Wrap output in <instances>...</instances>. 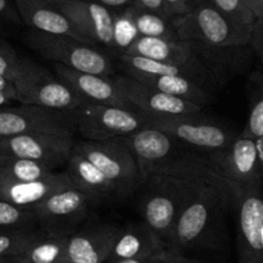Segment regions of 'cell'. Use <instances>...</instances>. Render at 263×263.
<instances>
[{
    "label": "cell",
    "mask_w": 263,
    "mask_h": 263,
    "mask_svg": "<svg viewBox=\"0 0 263 263\" xmlns=\"http://www.w3.org/2000/svg\"><path fill=\"white\" fill-rule=\"evenodd\" d=\"M33 134L73 135L74 130L68 112L26 104L0 108V140Z\"/></svg>",
    "instance_id": "obj_14"
},
{
    "label": "cell",
    "mask_w": 263,
    "mask_h": 263,
    "mask_svg": "<svg viewBox=\"0 0 263 263\" xmlns=\"http://www.w3.org/2000/svg\"><path fill=\"white\" fill-rule=\"evenodd\" d=\"M164 3H166L167 15L171 20H176V18L186 14L192 0H164Z\"/></svg>",
    "instance_id": "obj_36"
},
{
    "label": "cell",
    "mask_w": 263,
    "mask_h": 263,
    "mask_svg": "<svg viewBox=\"0 0 263 263\" xmlns=\"http://www.w3.org/2000/svg\"><path fill=\"white\" fill-rule=\"evenodd\" d=\"M0 92H4V94L9 95L10 98H13L14 102H18V95L17 90H15L14 84H13L10 80L5 79V77L0 76Z\"/></svg>",
    "instance_id": "obj_39"
},
{
    "label": "cell",
    "mask_w": 263,
    "mask_h": 263,
    "mask_svg": "<svg viewBox=\"0 0 263 263\" xmlns=\"http://www.w3.org/2000/svg\"><path fill=\"white\" fill-rule=\"evenodd\" d=\"M259 5V9H261V17H263V0H257ZM259 17V18H261Z\"/></svg>",
    "instance_id": "obj_45"
},
{
    "label": "cell",
    "mask_w": 263,
    "mask_h": 263,
    "mask_svg": "<svg viewBox=\"0 0 263 263\" xmlns=\"http://www.w3.org/2000/svg\"><path fill=\"white\" fill-rule=\"evenodd\" d=\"M223 181L238 217L239 263H263L262 185H239L225 179Z\"/></svg>",
    "instance_id": "obj_10"
},
{
    "label": "cell",
    "mask_w": 263,
    "mask_h": 263,
    "mask_svg": "<svg viewBox=\"0 0 263 263\" xmlns=\"http://www.w3.org/2000/svg\"><path fill=\"white\" fill-rule=\"evenodd\" d=\"M18 102L46 109L71 112L87 103L58 76L26 57L20 58L17 74L13 80Z\"/></svg>",
    "instance_id": "obj_5"
},
{
    "label": "cell",
    "mask_w": 263,
    "mask_h": 263,
    "mask_svg": "<svg viewBox=\"0 0 263 263\" xmlns=\"http://www.w3.org/2000/svg\"><path fill=\"white\" fill-rule=\"evenodd\" d=\"M50 3L73 23L90 44L115 51L112 10L85 0H50Z\"/></svg>",
    "instance_id": "obj_17"
},
{
    "label": "cell",
    "mask_w": 263,
    "mask_h": 263,
    "mask_svg": "<svg viewBox=\"0 0 263 263\" xmlns=\"http://www.w3.org/2000/svg\"><path fill=\"white\" fill-rule=\"evenodd\" d=\"M73 135L33 134L0 140V157L22 158L45 164L50 170L68 163L74 148Z\"/></svg>",
    "instance_id": "obj_15"
},
{
    "label": "cell",
    "mask_w": 263,
    "mask_h": 263,
    "mask_svg": "<svg viewBox=\"0 0 263 263\" xmlns=\"http://www.w3.org/2000/svg\"><path fill=\"white\" fill-rule=\"evenodd\" d=\"M122 231L110 223L76 231L68 238L66 258L74 263H105Z\"/></svg>",
    "instance_id": "obj_19"
},
{
    "label": "cell",
    "mask_w": 263,
    "mask_h": 263,
    "mask_svg": "<svg viewBox=\"0 0 263 263\" xmlns=\"http://www.w3.org/2000/svg\"><path fill=\"white\" fill-rule=\"evenodd\" d=\"M73 152L84 156L102 171L118 197H127L143 182L133 153L118 138L79 141L74 144Z\"/></svg>",
    "instance_id": "obj_9"
},
{
    "label": "cell",
    "mask_w": 263,
    "mask_h": 263,
    "mask_svg": "<svg viewBox=\"0 0 263 263\" xmlns=\"http://www.w3.org/2000/svg\"><path fill=\"white\" fill-rule=\"evenodd\" d=\"M248 85L251 109L246 126L239 135L256 140L263 136V66L252 72Z\"/></svg>",
    "instance_id": "obj_28"
},
{
    "label": "cell",
    "mask_w": 263,
    "mask_h": 263,
    "mask_svg": "<svg viewBox=\"0 0 263 263\" xmlns=\"http://www.w3.org/2000/svg\"><path fill=\"white\" fill-rule=\"evenodd\" d=\"M0 263H20L18 257H0Z\"/></svg>",
    "instance_id": "obj_44"
},
{
    "label": "cell",
    "mask_w": 263,
    "mask_h": 263,
    "mask_svg": "<svg viewBox=\"0 0 263 263\" xmlns=\"http://www.w3.org/2000/svg\"><path fill=\"white\" fill-rule=\"evenodd\" d=\"M67 236L44 233L18 256L20 263H58L66 258Z\"/></svg>",
    "instance_id": "obj_25"
},
{
    "label": "cell",
    "mask_w": 263,
    "mask_h": 263,
    "mask_svg": "<svg viewBox=\"0 0 263 263\" xmlns=\"http://www.w3.org/2000/svg\"><path fill=\"white\" fill-rule=\"evenodd\" d=\"M166 241L159 238L145 223H131L123 229L108 263H118L130 259L158 256L168 252Z\"/></svg>",
    "instance_id": "obj_22"
},
{
    "label": "cell",
    "mask_w": 263,
    "mask_h": 263,
    "mask_svg": "<svg viewBox=\"0 0 263 263\" xmlns=\"http://www.w3.org/2000/svg\"><path fill=\"white\" fill-rule=\"evenodd\" d=\"M43 234V230H22L0 234V257H18Z\"/></svg>",
    "instance_id": "obj_31"
},
{
    "label": "cell",
    "mask_w": 263,
    "mask_h": 263,
    "mask_svg": "<svg viewBox=\"0 0 263 263\" xmlns=\"http://www.w3.org/2000/svg\"><path fill=\"white\" fill-rule=\"evenodd\" d=\"M91 198L76 186L59 190L33 208L40 230L50 235L69 238L76 228L86 218Z\"/></svg>",
    "instance_id": "obj_13"
},
{
    "label": "cell",
    "mask_w": 263,
    "mask_h": 263,
    "mask_svg": "<svg viewBox=\"0 0 263 263\" xmlns=\"http://www.w3.org/2000/svg\"><path fill=\"white\" fill-rule=\"evenodd\" d=\"M12 102H14V100H13V98H10L9 95L4 94V92H0V108L10 104Z\"/></svg>",
    "instance_id": "obj_43"
},
{
    "label": "cell",
    "mask_w": 263,
    "mask_h": 263,
    "mask_svg": "<svg viewBox=\"0 0 263 263\" xmlns=\"http://www.w3.org/2000/svg\"><path fill=\"white\" fill-rule=\"evenodd\" d=\"M229 203L230 195L223 179L204 166V174L175 223L168 240L170 251L184 254L185 251L204 247Z\"/></svg>",
    "instance_id": "obj_2"
},
{
    "label": "cell",
    "mask_w": 263,
    "mask_h": 263,
    "mask_svg": "<svg viewBox=\"0 0 263 263\" xmlns=\"http://www.w3.org/2000/svg\"><path fill=\"white\" fill-rule=\"evenodd\" d=\"M55 74L72 87L87 103L136 109L123 95L113 77L74 71L63 64L54 63Z\"/></svg>",
    "instance_id": "obj_18"
},
{
    "label": "cell",
    "mask_w": 263,
    "mask_h": 263,
    "mask_svg": "<svg viewBox=\"0 0 263 263\" xmlns=\"http://www.w3.org/2000/svg\"><path fill=\"white\" fill-rule=\"evenodd\" d=\"M139 37L140 33L127 10L113 12V43L117 55L127 53Z\"/></svg>",
    "instance_id": "obj_30"
},
{
    "label": "cell",
    "mask_w": 263,
    "mask_h": 263,
    "mask_svg": "<svg viewBox=\"0 0 263 263\" xmlns=\"http://www.w3.org/2000/svg\"><path fill=\"white\" fill-rule=\"evenodd\" d=\"M168 263H203V262H200L199 259L190 258V257H186L185 254L175 253L174 256L171 257V259H170Z\"/></svg>",
    "instance_id": "obj_40"
},
{
    "label": "cell",
    "mask_w": 263,
    "mask_h": 263,
    "mask_svg": "<svg viewBox=\"0 0 263 263\" xmlns=\"http://www.w3.org/2000/svg\"><path fill=\"white\" fill-rule=\"evenodd\" d=\"M251 46L218 48L200 41L166 40L140 36L126 55H136L175 64L185 69L190 79L210 90L222 86L248 63ZM123 55V54H122Z\"/></svg>",
    "instance_id": "obj_1"
},
{
    "label": "cell",
    "mask_w": 263,
    "mask_h": 263,
    "mask_svg": "<svg viewBox=\"0 0 263 263\" xmlns=\"http://www.w3.org/2000/svg\"><path fill=\"white\" fill-rule=\"evenodd\" d=\"M249 46L263 66V17L258 18L254 25Z\"/></svg>",
    "instance_id": "obj_35"
},
{
    "label": "cell",
    "mask_w": 263,
    "mask_h": 263,
    "mask_svg": "<svg viewBox=\"0 0 263 263\" xmlns=\"http://www.w3.org/2000/svg\"><path fill=\"white\" fill-rule=\"evenodd\" d=\"M262 248H263V226H262Z\"/></svg>",
    "instance_id": "obj_47"
},
{
    "label": "cell",
    "mask_w": 263,
    "mask_h": 263,
    "mask_svg": "<svg viewBox=\"0 0 263 263\" xmlns=\"http://www.w3.org/2000/svg\"><path fill=\"white\" fill-rule=\"evenodd\" d=\"M204 174V164L197 154L174 174L157 175L148 180V192L141 203L144 223L168 246L170 236L185 203Z\"/></svg>",
    "instance_id": "obj_3"
},
{
    "label": "cell",
    "mask_w": 263,
    "mask_h": 263,
    "mask_svg": "<svg viewBox=\"0 0 263 263\" xmlns=\"http://www.w3.org/2000/svg\"><path fill=\"white\" fill-rule=\"evenodd\" d=\"M126 74L152 89L180 99L189 100L200 107L210 104L213 100V95L210 90L205 89L199 82L187 77L174 76V74H148L141 72H127Z\"/></svg>",
    "instance_id": "obj_23"
},
{
    "label": "cell",
    "mask_w": 263,
    "mask_h": 263,
    "mask_svg": "<svg viewBox=\"0 0 263 263\" xmlns=\"http://www.w3.org/2000/svg\"><path fill=\"white\" fill-rule=\"evenodd\" d=\"M180 40L200 41L218 48L248 46L253 27L235 22L210 0H192L189 10L174 20Z\"/></svg>",
    "instance_id": "obj_4"
},
{
    "label": "cell",
    "mask_w": 263,
    "mask_h": 263,
    "mask_svg": "<svg viewBox=\"0 0 263 263\" xmlns=\"http://www.w3.org/2000/svg\"><path fill=\"white\" fill-rule=\"evenodd\" d=\"M36 226H39V222L33 211L23 210L0 200V234L35 230Z\"/></svg>",
    "instance_id": "obj_29"
},
{
    "label": "cell",
    "mask_w": 263,
    "mask_h": 263,
    "mask_svg": "<svg viewBox=\"0 0 263 263\" xmlns=\"http://www.w3.org/2000/svg\"><path fill=\"white\" fill-rule=\"evenodd\" d=\"M85 2L97 3V4L108 8L112 12H120V10H125L131 7L135 0H85Z\"/></svg>",
    "instance_id": "obj_38"
},
{
    "label": "cell",
    "mask_w": 263,
    "mask_h": 263,
    "mask_svg": "<svg viewBox=\"0 0 263 263\" xmlns=\"http://www.w3.org/2000/svg\"><path fill=\"white\" fill-rule=\"evenodd\" d=\"M73 186L66 171L54 172L50 176L36 181L0 182V200L32 211L54 193Z\"/></svg>",
    "instance_id": "obj_21"
},
{
    "label": "cell",
    "mask_w": 263,
    "mask_h": 263,
    "mask_svg": "<svg viewBox=\"0 0 263 263\" xmlns=\"http://www.w3.org/2000/svg\"><path fill=\"white\" fill-rule=\"evenodd\" d=\"M113 79L128 102L151 118L195 115L203 109V107L189 100L180 99L152 89L126 73Z\"/></svg>",
    "instance_id": "obj_16"
},
{
    "label": "cell",
    "mask_w": 263,
    "mask_h": 263,
    "mask_svg": "<svg viewBox=\"0 0 263 263\" xmlns=\"http://www.w3.org/2000/svg\"><path fill=\"white\" fill-rule=\"evenodd\" d=\"M58 263H74V262H72V261H69V259L64 258V259H63V261H61V262H58Z\"/></svg>",
    "instance_id": "obj_46"
},
{
    "label": "cell",
    "mask_w": 263,
    "mask_h": 263,
    "mask_svg": "<svg viewBox=\"0 0 263 263\" xmlns=\"http://www.w3.org/2000/svg\"><path fill=\"white\" fill-rule=\"evenodd\" d=\"M220 12L228 15L235 22L248 27H254L257 22V15L251 10L243 0H210Z\"/></svg>",
    "instance_id": "obj_32"
},
{
    "label": "cell",
    "mask_w": 263,
    "mask_h": 263,
    "mask_svg": "<svg viewBox=\"0 0 263 263\" xmlns=\"http://www.w3.org/2000/svg\"><path fill=\"white\" fill-rule=\"evenodd\" d=\"M74 133L85 140L104 141L122 138L149 125L151 117L138 109L85 103L68 112Z\"/></svg>",
    "instance_id": "obj_8"
},
{
    "label": "cell",
    "mask_w": 263,
    "mask_h": 263,
    "mask_svg": "<svg viewBox=\"0 0 263 263\" xmlns=\"http://www.w3.org/2000/svg\"><path fill=\"white\" fill-rule=\"evenodd\" d=\"M26 43L44 58L74 71L108 77L115 73L113 59L92 44L33 30L26 35Z\"/></svg>",
    "instance_id": "obj_7"
},
{
    "label": "cell",
    "mask_w": 263,
    "mask_h": 263,
    "mask_svg": "<svg viewBox=\"0 0 263 263\" xmlns=\"http://www.w3.org/2000/svg\"><path fill=\"white\" fill-rule=\"evenodd\" d=\"M133 5H135V7L140 8V9L143 10H146V12L156 13V14L170 18L168 15H167L166 3H164V0H135ZM170 20H171V18H170Z\"/></svg>",
    "instance_id": "obj_37"
},
{
    "label": "cell",
    "mask_w": 263,
    "mask_h": 263,
    "mask_svg": "<svg viewBox=\"0 0 263 263\" xmlns=\"http://www.w3.org/2000/svg\"><path fill=\"white\" fill-rule=\"evenodd\" d=\"M14 2L21 20L31 30L49 33V35L68 36L90 44L77 31L73 23L51 4L50 0H14Z\"/></svg>",
    "instance_id": "obj_20"
},
{
    "label": "cell",
    "mask_w": 263,
    "mask_h": 263,
    "mask_svg": "<svg viewBox=\"0 0 263 263\" xmlns=\"http://www.w3.org/2000/svg\"><path fill=\"white\" fill-rule=\"evenodd\" d=\"M66 172L74 186L95 202L116 195L115 187L105 179L102 171L81 154L72 153Z\"/></svg>",
    "instance_id": "obj_24"
},
{
    "label": "cell",
    "mask_w": 263,
    "mask_h": 263,
    "mask_svg": "<svg viewBox=\"0 0 263 263\" xmlns=\"http://www.w3.org/2000/svg\"><path fill=\"white\" fill-rule=\"evenodd\" d=\"M20 58L17 51L4 39H0V76L13 82L17 74Z\"/></svg>",
    "instance_id": "obj_33"
},
{
    "label": "cell",
    "mask_w": 263,
    "mask_h": 263,
    "mask_svg": "<svg viewBox=\"0 0 263 263\" xmlns=\"http://www.w3.org/2000/svg\"><path fill=\"white\" fill-rule=\"evenodd\" d=\"M54 172L45 164L22 158L0 157V182H28L45 179Z\"/></svg>",
    "instance_id": "obj_26"
},
{
    "label": "cell",
    "mask_w": 263,
    "mask_h": 263,
    "mask_svg": "<svg viewBox=\"0 0 263 263\" xmlns=\"http://www.w3.org/2000/svg\"><path fill=\"white\" fill-rule=\"evenodd\" d=\"M198 157L211 171L228 181L239 185L263 184V168L254 139L238 135L226 149Z\"/></svg>",
    "instance_id": "obj_12"
},
{
    "label": "cell",
    "mask_w": 263,
    "mask_h": 263,
    "mask_svg": "<svg viewBox=\"0 0 263 263\" xmlns=\"http://www.w3.org/2000/svg\"><path fill=\"white\" fill-rule=\"evenodd\" d=\"M126 10L135 22L140 36L166 39V40H180L176 28H175L174 20L156 14V13L146 12V10L135 7V5H131Z\"/></svg>",
    "instance_id": "obj_27"
},
{
    "label": "cell",
    "mask_w": 263,
    "mask_h": 263,
    "mask_svg": "<svg viewBox=\"0 0 263 263\" xmlns=\"http://www.w3.org/2000/svg\"><path fill=\"white\" fill-rule=\"evenodd\" d=\"M149 126L164 131L182 145L197 149L204 156L226 149L238 136L220 123L202 117L200 113L151 118Z\"/></svg>",
    "instance_id": "obj_11"
},
{
    "label": "cell",
    "mask_w": 263,
    "mask_h": 263,
    "mask_svg": "<svg viewBox=\"0 0 263 263\" xmlns=\"http://www.w3.org/2000/svg\"><path fill=\"white\" fill-rule=\"evenodd\" d=\"M256 145H257V151H258V157H259V161H261V166L263 168V136H259V138L256 139Z\"/></svg>",
    "instance_id": "obj_42"
},
{
    "label": "cell",
    "mask_w": 263,
    "mask_h": 263,
    "mask_svg": "<svg viewBox=\"0 0 263 263\" xmlns=\"http://www.w3.org/2000/svg\"><path fill=\"white\" fill-rule=\"evenodd\" d=\"M243 2L246 3V5H248L251 8V10L257 15V18L261 17V9H259V5L257 0H243Z\"/></svg>",
    "instance_id": "obj_41"
},
{
    "label": "cell",
    "mask_w": 263,
    "mask_h": 263,
    "mask_svg": "<svg viewBox=\"0 0 263 263\" xmlns=\"http://www.w3.org/2000/svg\"><path fill=\"white\" fill-rule=\"evenodd\" d=\"M15 2L12 0H0V27L5 25H15L21 22Z\"/></svg>",
    "instance_id": "obj_34"
},
{
    "label": "cell",
    "mask_w": 263,
    "mask_h": 263,
    "mask_svg": "<svg viewBox=\"0 0 263 263\" xmlns=\"http://www.w3.org/2000/svg\"><path fill=\"white\" fill-rule=\"evenodd\" d=\"M118 139L133 153L144 181L157 175L180 171L194 154H184L181 149L185 145L164 131L149 125Z\"/></svg>",
    "instance_id": "obj_6"
}]
</instances>
